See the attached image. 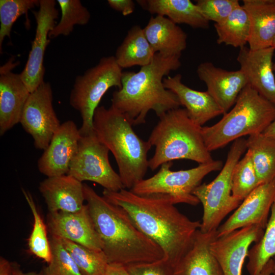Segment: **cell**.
Instances as JSON below:
<instances>
[{
    "mask_svg": "<svg viewBox=\"0 0 275 275\" xmlns=\"http://www.w3.org/2000/svg\"><path fill=\"white\" fill-rule=\"evenodd\" d=\"M103 196L123 208L138 228L162 250L174 268L191 246L201 222L190 219L175 206L168 195L141 196L122 188L104 189Z\"/></svg>",
    "mask_w": 275,
    "mask_h": 275,
    "instance_id": "6da1fadb",
    "label": "cell"
},
{
    "mask_svg": "<svg viewBox=\"0 0 275 275\" xmlns=\"http://www.w3.org/2000/svg\"><path fill=\"white\" fill-rule=\"evenodd\" d=\"M84 193L109 264L125 266L164 257L162 249L138 228L123 208L111 203L85 183Z\"/></svg>",
    "mask_w": 275,
    "mask_h": 275,
    "instance_id": "7a4b0ae2",
    "label": "cell"
},
{
    "mask_svg": "<svg viewBox=\"0 0 275 275\" xmlns=\"http://www.w3.org/2000/svg\"><path fill=\"white\" fill-rule=\"evenodd\" d=\"M180 57H166L155 53L152 62L138 72H123L122 87L114 91L112 105L133 125L146 122L150 111L158 117L179 108L180 102L175 94L163 86V79L181 66Z\"/></svg>",
    "mask_w": 275,
    "mask_h": 275,
    "instance_id": "3957f363",
    "label": "cell"
},
{
    "mask_svg": "<svg viewBox=\"0 0 275 275\" xmlns=\"http://www.w3.org/2000/svg\"><path fill=\"white\" fill-rule=\"evenodd\" d=\"M93 129L99 140L114 155L124 188L131 189L144 179L151 145L135 132L126 117L112 105L96 108Z\"/></svg>",
    "mask_w": 275,
    "mask_h": 275,
    "instance_id": "277c9868",
    "label": "cell"
},
{
    "mask_svg": "<svg viewBox=\"0 0 275 275\" xmlns=\"http://www.w3.org/2000/svg\"><path fill=\"white\" fill-rule=\"evenodd\" d=\"M159 118L148 140L155 147L154 154L149 160L152 171L177 159L191 160L199 164L213 160L204 143L202 127L189 117L185 108L170 110Z\"/></svg>",
    "mask_w": 275,
    "mask_h": 275,
    "instance_id": "5b68a950",
    "label": "cell"
},
{
    "mask_svg": "<svg viewBox=\"0 0 275 275\" xmlns=\"http://www.w3.org/2000/svg\"><path fill=\"white\" fill-rule=\"evenodd\" d=\"M275 120V106L248 84L231 110L202 133L209 152L223 148L245 135L262 133Z\"/></svg>",
    "mask_w": 275,
    "mask_h": 275,
    "instance_id": "8992f818",
    "label": "cell"
},
{
    "mask_svg": "<svg viewBox=\"0 0 275 275\" xmlns=\"http://www.w3.org/2000/svg\"><path fill=\"white\" fill-rule=\"evenodd\" d=\"M122 69L115 56L102 57L95 66L77 76L70 92L69 103L81 116L80 135L94 133L93 118L95 110L106 92L114 87H122Z\"/></svg>",
    "mask_w": 275,
    "mask_h": 275,
    "instance_id": "52a82bcc",
    "label": "cell"
},
{
    "mask_svg": "<svg viewBox=\"0 0 275 275\" xmlns=\"http://www.w3.org/2000/svg\"><path fill=\"white\" fill-rule=\"evenodd\" d=\"M246 150V139L241 138L233 142L219 174L210 183L201 184L193 192L203 205L199 229L201 232L217 230L223 219L241 203L232 195V178L234 168Z\"/></svg>",
    "mask_w": 275,
    "mask_h": 275,
    "instance_id": "ba28073f",
    "label": "cell"
},
{
    "mask_svg": "<svg viewBox=\"0 0 275 275\" xmlns=\"http://www.w3.org/2000/svg\"><path fill=\"white\" fill-rule=\"evenodd\" d=\"M172 166V162L162 164L155 175L142 180L130 190L141 196L168 195L174 198L177 204L197 205L200 201L193 192L206 175L221 170L223 164L221 160H213L192 169L177 171L171 170Z\"/></svg>",
    "mask_w": 275,
    "mask_h": 275,
    "instance_id": "9c48e42d",
    "label": "cell"
},
{
    "mask_svg": "<svg viewBox=\"0 0 275 275\" xmlns=\"http://www.w3.org/2000/svg\"><path fill=\"white\" fill-rule=\"evenodd\" d=\"M109 152L94 132L81 136L68 174L81 182H95L108 190L116 191L124 188L119 174L111 166Z\"/></svg>",
    "mask_w": 275,
    "mask_h": 275,
    "instance_id": "30bf717a",
    "label": "cell"
},
{
    "mask_svg": "<svg viewBox=\"0 0 275 275\" xmlns=\"http://www.w3.org/2000/svg\"><path fill=\"white\" fill-rule=\"evenodd\" d=\"M51 84L43 81L31 92L24 106L20 123L30 134L36 148L44 150L61 124L53 107Z\"/></svg>",
    "mask_w": 275,
    "mask_h": 275,
    "instance_id": "8fae6325",
    "label": "cell"
},
{
    "mask_svg": "<svg viewBox=\"0 0 275 275\" xmlns=\"http://www.w3.org/2000/svg\"><path fill=\"white\" fill-rule=\"evenodd\" d=\"M56 3L54 0H40L39 9L33 11L37 24L35 38L25 67L20 73L30 93L44 81V57L50 42L48 35L56 24L59 14Z\"/></svg>",
    "mask_w": 275,
    "mask_h": 275,
    "instance_id": "7c38bea8",
    "label": "cell"
},
{
    "mask_svg": "<svg viewBox=\"0 0 275 275\" xmlns=\"http://www.w3.org/2000/svg\"><path fill=\"white\" fill-rule=\"evenodd\" d=\"M274 200L275 178L260 184L243 200L232 215L219 226L216 238L250 225L265 229Z\"/></svg>",
    "mask_w": 275,
    "mask_h": 275,
    "instance_id": "4fadbf2b",
    "label": "cell"
},
{
    "mask_svg": "<svg viewBox=\"0 0 275 275\" xmlns=\"http://www.w3.org/2000/svg\"><path fill=\"white\" fill-rule=\"evenodd\" d=\"M264 232V229L259 226L250 225L213 240L210 250L224 275H241L250 245L259 241Z\"/></svg>",
    "mask_w": 275,
    "mask_h": 275,
    "instance_id": "5bb4252c",
    "label": "cell"
},
{
    "mask_svg": "<svg viewBox=\"0 0 275 275\" xmlns=\"http://www.w3.org/2000/svg\"><path fill=\"white\" fill-rule=\"evenodd\" d=\"M12 56L0 67V135L20 123L30 92L20 74L13 72L18 65Z\"/></svg>",
    "mask_w": 275,
    "mask_h": 275,
    "instance_id": "9a60e30c",
    "label": "cell"
},
{
    "mask_svg": "<svg viewBox=\"0 0 275 275\" xmlns=\"http://www.w3.org/2000/svg\"><path fill=\"white\" fill-rule=\"evenodd\" d=\"M81 136L72 120L61 124L38 160L39 171L47 177L68 174Z\"/></svg>",
    "mask_w": 275,
    "mask_h": 275,
    "instance_id": "2e32d148",
    "label": "cell"
},
{
    "mask_svg": "<svg viewBox=\"0 0 275 275\" xmlns=\"http://www.w3.org/2000/svg\"><path fill=\"white\" fill-rule=\"evenodd\" d=\"M47 227L52 236L67 239L93 250L102 251V242L86 204L75 212H49Z\"/></svg>",
    "mask_w": 275,
    "mask_h": 275,
    "instance_id": "e0dca14e",
    "label": "cell"
},
{
    "mask_svg": "<svg viewBox=\"0 0 275 275\" xmlns=\"http://www.w3.org/2000/svg\"><path fill=\"white\" fill-rule=\"evenodd\" d=\"M272 47L251 50L245 46L240 48L237 61L248 84L275 106V78Z\"/></svg>",
    "mask_w": 275,
    "mask_h": 275,
    "instance_id": "ac0fdd59",
    "label": "cell"
},
{
    "mask_svg": "<svg viewBox=\"0 0 275 275\" xmlns=\"http://www.w3.org/2000/svg\"><path fill=\"white\" fill-rule=\"evenodd\" d=\"M197 73L224 114L234 105L239 94L248 85L246 79L240 69L228 71L217 67L209 62L199 64Z\"/></svg>",
    "mask_w": 275,
    "mask_h": 275,
    "instance_id": "d6986e66",
    "label": "cell"
},
{
    "mask_svg": "<svg viewBox=\"0 0 275 275\" xmlns=\"http://www.w3.org/2000/svg\"><path fill=\"white\" fill-rule=\"evenodd\" d=\"M39 189L50 213L75 212L85 205L84 184L69 174L47 177Z\"/></svg>",
    "mask_w": 275,
    "mask_h": 275,
    "instance_id": "ffe728a7",
    "label": "cell"
},
{
    "mask_svg": "<svg viewBox=\"0 0 275 275\" xmlns=\"http://www.w3.org/2000/svg\"><path fill=\"white\" fill-rule=\"evenodd\" d=\"M182 75L167 76L163 79V86L177 96L181 105L189 117L197 125H203L224 112L207 91L193 90L181 81Z\"/></svg>",
    "mask_w": 275,
    "mask_h": 275,
    "instance_id": "44dd1931",
    "label": "cell"
},
{
    "mask_svg": "<svg viewBox=\"0 0 275 275\" xmlns=\"http://www.w3.org/2000/svg\"><path fill=\"white\" fill-rule=\"evenodd\" d=\"M216 230L203 233L198 230L193 244L174 268V275H224L210 250Z\"/></svg>",
    "mask_w": 275,
    "mask_h": 275,
    "instance_id": "7402d4cb",
    "label": "cell"
},
{
    "mask_svg": "<svg viewBox=\"0 0 275 275\" xmlns=\"http://www.w3.org/2000/svg\"><path fill=\"white\" fill-rule=\"evenodd\" d=\"M154 52L166 57H180L187 46V34L168 18L152 16L143 28Z\"/></svg>",
    "mask_w": 275,
    "mask_h": 275,
    "instance_id": "603a6c76",
    "label": "cell"
},
{
    "mask_svg": "<svg viewBox=\"0 0 275 275\" xmlns=\"http://www.w3.org/2000/svg\"><path fill=\"white\" fill-rule=\"evenodd\" d=\"M250 21L251 50L271 47L275 37V0H243Z\"/></svg>",
    "mask_w": 275,
    "mask_h": 275,
    "instance_id": "cb8c5ba5",
    "label": "cell"
},
{
    "mask_svg": "<svg viewBox=\"0 0 275 275\" xmlns=\"http://www.w3.org/2000/svg\"><path fill=\"white\" fill-rule=\"evenodd\" d=\"M138 4L151 14L166 17L176 24L195 29H207L208 21L196 4L189 0H138Z\"/></svg>",
    "mask_w": 275,
    "mask_h": 275,
    "instance_id": "d4e9b609",
    "label": "cell"
},
{
    "mask_svg": "<svg viewBox=\"0 0 275 275\" xmlns=\"http://www.w3.org/2000/svg\"><path fill=\"white\" fill-rule=\"evenodd\" d=\"M155 54L143 28L139 25L132 26L117 48L115 59L122 69L134 66H145L150 64Z\"/></svg>",
    "mask_w": 275,
    "mask_h": 275,
    "instance_id": "484cf974",
    "label": "cell"
},
{
    "mask_svg": "<svg viewBox=\"0 0 275 275\" xmlns=\"http://www.w3.org/2000/svg\"><path fill=\"white\" fill-rule=\"evenodd\" d=\"M247 150L260 184L268 182L275 178V139L258 133L249 136Z\"/></svg>",
    "mask_w": 275,
    "mask_h": 275,
    "instance_id": "4316f807",
    "label": "cell"
},
{
    "mask_svg": "<svg viewBox=\"0 0 275 275\" xmlns=\"http://www.w3.org/2000/svg\"><path fill=\"white\" fill-rule=\"evenodd\" d=\"M217 35V43L225 44L240 48L248 43L251 33L249 15L239 5L223 22L214 23Z\"/></svg>",
    "mask_w": 275,
    "mask_h": 275,
    "instance_id": "83f0119b",
    "label": "cell"
},
{
    "mask_svg": "<svg viewBox=\"0 0 275 275\" xmlns=\"http://www.w3.org/2000/svg\"><path fill=\"white\" fill-rule=\"evenodd\" d=\"M275 256V200L263 236L249 249L246 265L250 275H259L265 264Z\"/></svg>",
    "mask_w": 275,
    "mask_h": 275,
    "instance_id": "f1b7e54d",
    "label": "cell"
},
{
    "mask_svg": "<svg viewBox=\"0 0 275 275\" xmlns=\"http://www.w3.org/2000/svg\"><path fill=\"white\" fill-rule=\"evenodd\" d=\"M60 238L82 275H105L109 264L102 251L93 250L67 239Z\"/></svg>",
    "mask_w": 275,
    "mask_h": 275,
    "instance_id": "f546056e",
    "label": "cell"
},
{
    "mask_svg": "<svg viewBox=\"0 0 275 275\" xmlns=\"http://www.w3.org/2000/svg\"><path fill=\"white\" fill-rule=\"evenodd\" d=\"M61 11V19L49 32V39L59 36H67L73 31L75 25L88 24L91 18L88 9L80 0H58Z\"/></svg>",
    "mask_w": 275,
    "mask_h": 275,
    "instance_id": "4dcf8cb0",
    "label": "cell"
},
{
    "mask_svg": "<svg viewBox=\"0 0 275 275\" xmlns=\"http://www.w3.org/2000/svg\"><path fill=\"white\" fill-rule=\"evenodd\" d=\"M22 192L34 217L33 228L28 240L29 250L32 254L48 264L51 260L52 254L46 225L38 212L31 194L23 188H22Z\"/></svg>",
    "mask_w": 275,
    "mask_h": 275,
    "instance_id": "1f68e13d",
    "label": "cell"
},
{
    "mask_svg": "<svg viewBox=\"0 0 275 275\" xmlns=\"http://www.w3.org/2000/svg\"><path fill=\"white\" fill-rule=\"evenodd\" d=\"M260 184L251 154L247 150L244 156L234 168L232 178V195L242 202Z\"/></svg>",
    "mask_w": 275,
    "mask_h": 275,
    "instance_id": "d6a6232c",
    "label": "cell"
},
{
    "mask_svg": "<svg viewBox=\"0 0 275 275\" xmlns=\"http://www.w3.org/2000/svg\"><path fill=\"white\" fill-rule=\"evenodd\" d=\"M40 0H0V51L6 37L10 38L13 25L22 15L36 7Z\"/></svg>",
    "mask_w": 275,
    "mask_h": 275,
    "instance_id": "836d02e7",
    "label": "cell"
},
{
    "mask_svg": "<svg viewBox=\"0 0 275 275\" xmlns=\"http://www.w3.org/2000/svg\"><path fill=\"white\" fill-rule=\"evenodd\" d=\"M52 258L42 272L43 275H82L60 238L51 235Z\"/></svg>",
    "mask_w": 275,
    "mask_h": 275,
    "instance_id": "e575fe53",
    "label": "cell"
},
{
    "mask_svg": "<svg viewBox=\"0 0 275 275\" xmlns=\"http://www.w3.org/2000/svg\"><path fill=\"white\" fill-rule=\"evenodd\" d=\"M196 4L208 21H224L239 4L238 0H198Z\"/></svg>",
    "mask_w": 275,
    "mask_h": 275,
    "instance_id": "d590c367",
    "label": "cell"
},
{
    "mask_svg": "<svg viewBox=\"0 0 275 275\" xmlns=\"http://www.w3.org/2000/svg\"><path fill=\"white\" fill-rule=\"evenodd\" d=\"M125 267L130 275H174V267L165 257L157 261L134 263Z\"/></svg>",
    "mask_w": 275,
    "mask_h": 275,
    "instance_id": "8d00e7d4",
    "label": "cell"
},
{
    "mask_svg": "<svg viewBox=\"0 0 275 275\" xmlns=\"http://www.w3.org/2000/svg\"><path fill=\"white\" fill-rule=\"evenodd\" d=\"M110 7L121 12L123 16L132 14L135 9V3L132 0H108Z\"/></svg>",
    "mask_w": 275,
    "mask_h": 275,
    "instance_id": "74e56055",
    "label": "cell"
},
{
    "mask_svg": "<svg viewBox=\"0 0 275 275\" xmlns=\"http://www.w3.org/2000/svg\"><path fill=\"white\" fill-rule=\"evenodd\" d=\"M105 275H130L124 266L108 264Z\"/></svg>",
    "mask_w": 275,
    "mask_h": 275,
    "instance_id": "f35d334b",
    "label": "cell"
},
{
    "mask_svg": "<svg viewBox=\"0 0 275 275\" xmlns=\"http://www.w3.org/2000/svg\"><path fill=\"white\" fill-rule=\"evenodd\" d=\"M12 264L4 258H0V275H11Z\"/></svg>",
    "mask_w": 275,
    "mask_h": 275,
    "instance_id": "ab89813d",
    "label": "cell"
},
{
    "mask_svg": "<svg viewBox=\"0 0 275 275\" xmlns=\"http://www.w3.org/2000/svg\"><path fill=\"white\" fill-rule=\"evenodd\" d=\"M11 275H43L42 272L38 273L36 272H24L19 267L17 264H12V274Z\"/></svg>",
    "mask_w": 275,
    "mask_h": 275,
    "instance_id": "60d3db41",
    "label": "cell"
},
{
    "mask_svg": "<svg viewBox=\"0 0 275 275\" xmlns=\"http://www.w3.org/2000/svg\"><path fill=\"white\" fill-rule=\"evenodd\" d=\"M273 266V260L271 259L265 264L259 275H272Z\"/></svg>",
    "mask_w": 275,
    "mask_h": 275,
    "instance_id": "b9f144b4",
    "label": "cell"
},
{
    "mask_svg": "<svg viewBox=\"0 0 275 275\" xmlns=\"http://www.w3.org/2000/svg\"><path fill=\"white\" fill-rule=\"evenodd\" d=\"M264 135L275 139V120L262 132Z\"/></svg>",
    "mask_w": 275,
    "mask_h": 275,
    "instance_id": "7bdbcfd3",
    "label": "cell"
},
{
    "mask_svg": "<svg viewBox=\"0 0 275 275\" xmlns=\"http://www.w3.org/2000/svg\"><path fill=\"white\" fill-rule=\"evenodd\" d=\"M272 259L273 260V272H272V274L275 275V256H274Z\"/></svg>",
    "mask_w": 275,
    "mask_h": 275,
    "instance_id": "ee69618b",
    "label": "cell"
},
{
    "mask_svg": "<svg viewBox=\"0 0 275 275\" xmlns=\"http://www.w3.org/2000/svg\"><path fill=\"white\" fill-rule=\"evenodd\" d=\"M271 47H273L275 49V37L273 40Z\"/></svg>",
    "mask_w": 275,
    "mask_h": 275,
    "instance_id": "f6af8a7d",
    "label": "cell"
},
{
    "mask_svg": "<svg viewBox=\"0 0 275 275\" xmlns=\"http://www.w3.org/2000/svg\"><path fill=\"white\" fill-rule=\"evenodd\" d=\"M273 71H275V62L273 63Z\"/></svg>",
    "mask_w": 275,
    "mask_h": 275,
    "instance_id": "bcb514c9",
    "label": "cell"
}]
</instances>
